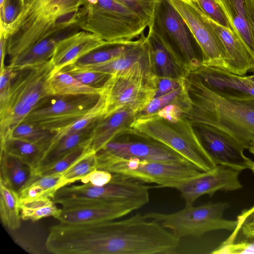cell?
I'll use <instances>...</instances> for the list:
<instances>
[{
  "mask_svg": "<svg viewBox=\"0 0 254 254\" xmlns=\"http://www.w3.org/2000/svg\"><path fill=\"white\" fill-rule=\"evenodd\" d=\"M190 105L182 117L222 131L254 155V98H232L207 86L195 74L185 77Z\"/></svg>",
  "mask_w": 254,
  "mask_h": 254,
  "instance_id": "obj_1",
  "label": "cell"
},
{
  "mask_svg": "<svg viewBox=\"0 0 254 254\" xmlns=\"http://www.w3.org/2000/svg\"><path fill=\"white\" fill-rule=\"evenodd\" d=\"M86 0H28L8 31L9 61L38 41L77 26L80 9Z\"/></svg>",
  "mask_w": 254,
  "mask_h": 254,
  "instance_id": "obj_2",
  "label": "cell"
},
{
  "mask_svg": "<svg viewBox=\"0 0 254 254\" xmlns=\"http://www.w3.org/2000/svg\"><path fill=\"white\" fill-rule=\"evenodd\" d=\"M54 69L51 59L18 70L7 94L0 101V147L26 117L51 97L48 81Z\"/></svg>",
  "mask_w": 254,
  "mask_h": 254,
  "instance_id": "obj_3",
  "label": "cell"
},
{
  "mask_svg": "<svg viewBox=\"0 0 254 254\" xmlns=\"http://www.w3.org/2000/svg\"><path fill=\"white\" fill-rule=\"evenodd\" d=\"M77 26L104 41L115 42L133 40L148 24L115 0H86L80 9Z\"/></svg>",
  "mask_w": 254,
  "mask_h": 254,
  "instance_id": "obj_4",
  "label": "cell"
},
{
  "mask_svg": "<svg viewBox=\"0 0 254 254\" xmlns=\"http://www.w3.org/2000/svg\"><path fill=\"white\" fill-rule=\"evenodd\" d=\"M131 127L171 148L202 172L212 170L217 166L202 146L191 123L185 118L170 122L154 114L135 119Z\"/></svg>",
  "mask_w": 254,
  "mask_h": 254,
  "instance_id": "obj_5",
  "label": "cell"
},
{
  "mask_svg": "<svg viewBox=\"0 0 254 254\" xmlns=\"http://www.w3.org/2000/svg\"><path fill=\"white\" fill-rule=\"evenodd\" d=\"M150 61L137 62L110 75L102 86L105 118L130 106L138 113L152 100L155 89L151 81Z\"/></svg>",
  "mask_w": 254,
  "mask_h": 254,
  "instance_id": "obj_6",
  "label": "cell"
},
{
  "mask_svg": "<svg viewBox=\"0 0 254 254\" xmlns=\"http://www.w3.org/2000/svg\"><path fill=\"white\" fill-rule=\"evenodd\" d=\"M229 207L227 202H217L196 206H185L173 213L150 212L144 215L171 230L179 239L188 236L199 238L209 232L219 230L233 231L236 228L237 220L226 219L223 217Z\"/></svg>",
  "mask_w": 254,
  "mask_h": 254,
  "instance_id": "obj_7",
  "label": "cell"
},
{
  "mask_svg": "<svg viewBox=\"0 0 254 254\" xmlns=\"http://www.w3.org/2000/svg\"><path fill=\"white\" fill-rule=\"evenodd\" d=\"M148 27L167 49L183 59L190 73L200 65V49L188 25L169 0L158 2Z\"/></svg>",
  "mask_w": 254,
  "mask_h": 254,
  "instance_id": "obj_8",
  "label": "cell"
},
{
  "mask_svg": "<svg viewBox=\"0 0 254 254\" xmlns=\"http://www.w3.org/2000/svg\"><path fill=\"white\" fill-rule=\"evenodd\" d=\"M114 174L108 184L95 186L89 183L65 186L52 199L63 207L107 200H136L146 204L149 201V188L138 181Z\"/></svg>",
  "mask_w": 254,
  "mask_h": 254,
  "instance_id": "obj_9",
  "label": "cell"
},
{
  "mask_svg": "<svg viewBox=\"0 0 254 254\" xmlns=\"http://www.w3.org/2000/svg\"><path fill=\"white\" fill-rule=\"evenodd\" d=\"M99 169L143 183L154 184L158 188L173 189L202 172L189 162H165L137 159L114 160Z\"/></svg>",
  "mask_w": 254,
  "mask_h": 254,
  "instance_id": "obj_10",
  "label": "cell"
},
{
  "mask_svg": "<svg viewBox=\"0 0 254 254\" xmlns=\"http://www.w3.org/2000/svg\"><path fill=\"white\" fill-rule=\"evenodd\" d=\"M96 155L98 169L119 159L190 163L171 148L132 128L120 134L96 152Z\"/></svg>",
  "mask_w": 254,
  "mask_h": 254,
  "instance_id": "obj_11",
  "label": "cell"
},
{
  "mask_svg": "<svg viewBox=\"0 0 254 254\" xmlns=\"http://www.w3.org/2000/svg\"><path fill=\"white\" fill-rule=\"evenodd\" d=\"M99 95L51 96L32 111L23 122L54 132L84 116L97 103Z\"/></svg>",
  "mask_w": 254,
  "mask_h": 254,
  "instance_id": "obj_12",
  "label": "cell"
},
{
  "mask_svg": "<svg viewBox=\"0 0 254 254\" xmlns=\"http://www.w3.org/2000/svg\"><path fill=\"white\" fill-rule=\"evenodd\" d=\"M186 22L201 52V64L225 69L226 51L220 39L195 3L187 0H169Z\"/></svg>",
  "mask_w": 254,
  "mask_h": 254,
  "instance_id": "obj_13",
  "label": "cell"
},
{
  "mask_svg": "<svg viewBox=\"0 0 254 254\" xmlns=\"http://www.w3.org/2000/svg\"><path fill=\"white\" fill-rule=\"evenodd\" d=\"M241 172L230 166L217 165L213 170L202 172L179 184L175 189L180 192L185 206H191L203 195L211 196L218 191H231L242 189L239 179Z\"/></svg>",
  "mask_w": 254,
  "mask_h": 254,
  "instance_id": "obj_14",
  "label": "cell"
},
{
  "mask_svg": "<svg viewBox=\"0 0 254 254\" xmlns=\"http://www.w3.org/2000/svg\"><path fill=\"white\" fill-rule=\"evenodd\" d=\"M205 150L217 165L243 171L252 168L254 161L246 156L245 149L217 128L201 124H191Z\"/></svg>",
  "mask_w": 254,
  "mask_h": 254,
  "instance_id": "obj_15",
  "label": "cell"
},
{
  "mask_svg": "<svg viewBox=\"0 0 254 254\" xmlns=\"http://www.w3.org/2000/svg\"><path fill=\"white\" fill-rule=\"evenodd\" d=\"M136 200H107L63 207L56 218L67 224L104 222L122 217L145 205Z\"/></svg>",
  "mask_w": 254,
  "mask_h": 254,
  "instance_id": "obj_16",
  "label": "cell"
},
{
  "mask_svg": "<svg viewBox=\"0 0 254 254\" xmlns=\"http://www.w3.org/2000/svg\"><path fill=\"white\" fill-rule=\"evenodd\" d=\"M112 43L86 31H75L58 42L51 58L55 70L73 64L83 56Z\"/></svg>",
  "mask_w": 254,
  "mask_h": 254,
  "instance_id": "obj_17",
  "label": "cell"
},
{
  "mask_svg": "<svg viewBox=\"0 0 254 254\" xmlns=\"http://www.w3.org/2000/svg\"><path fill=\"white\" fill-rule=\"evenodd\" d=\"M190 73L197 75L209 88L223 95L232 98H254V83L245 76L201 64Z\"/></svg>",
  "mask_w": 254,
  "mask_h": 254,
  "instance_id": "obj_18",
  "label": "cell"
},
{
  "mask_svg": "<svg viewBox=\"0 0 254 254\" xmlns=\"http://www.w3.org/2000/svg\"><path fill=\"white\" fill-rule=\"evenodd\" d=\"M138 113L130 106H127L107 118H100L87 141L89 151L96 153L120 134L131 128Z\"/></svg>",
  "mask_w": 254,
  "mask_h": 254,
  "instance_id": "obj_19",
  "label": "cell"
},
{
  "mask_svg": "<svg viewBox=\"0 0 254 254\" xmlns=\"http://www.w3.org/2000/svg\"><path fill=\"white\" fill-rule=\"evenodd\" d=\"M254 59V0H215Z\"/></svg>",
  "mask_w": 254,
  "mask_h": 254,
  "instance_id": "obj_20",
  "label": "cell"
},
{
  "mask_svg": "<svg viewBox=\"0 0 254 254\" xmlns=\"http://www.w3.org/2000/svg\"><path fill=\"white\" fill-rule=\"evenodd\" d=\"M206 20L217 34L226 51L225 69L243 76L251 70L254 59L237 35L211 19L205 14Z\"/></svg>",
  "mask_w": 254,
  "mask_h": 254,
  "instance_id": "obj_21",
  "label": "cell"
},
{
  "mask_svg": "<svg viewBox=\"0 0 254 254\" xmlns=\"http://www.w3.org/2000/svg\"><path fill=\"white\" fill-rule=\"evenodd\" d=\"M152 73L163 77H185L190 74L183 59L167 49L151 31L146 36Z\"/></svg>",
  "mask_w": 254,
  "mask_h": 254,
  "instance_id": "obj_22",
  "label": "cell"
},
{
  "mask_svg": "<svg viewBox=\"0 0 254 254\" xmlns=\"http://www.w3.org/2000/svg\"><path fill=\"white\" fill-rule=\"evenodd\" d=\"M79 30L77 27L73 26L50 35L10 61L8 65L15 70H19L45 64L52 58L56 45L60 40Z\"/></svg>",
  "mask_w": 254,
  "mask_h": 254,
  "instance_id": "obj_23",
  "label": "cell"
},
{
  "mask_svg": "<svg viewBox=\"0 0 254 254\" xmlns=\"http://www.w3.org/2000/svg\"><path fill=\"white\" fill-rule=\"evenodd\" d=\"M149 61L147 38L142 33L139 41L118 58L108 62L82 67L66 66L64 69L102 72L110 75L126 69L135 63Z\"/></svg>",
  "mask_w": 254,
  "mask_h": 254,
  "instance_id": "obj_24",
  "label": "cell"
},
{
  "mask_svg": "<svg viewBox=\"0 0 254 254\" xmlns=\"http://www.w3.org/2000/svg\"><path fill=\"white\" fill-rule=\"evenodd\" d=\"M36 176L34 170L19 159L0 152V180L19 194Z\"/></svg>",
  "mask_w": 254,
  "mask_h": 254,
  "instance_id": "obj_25",
  "label": "cell"
},
{
  "mask_svg": "<svg viewBox=\"0 0 254 254\" xmlns=\"http://www.w3.org/2000/svg\"><path fill=\"white\" fill-rule=\"evenodd\" d=\"M99 119L84 129L65 136L48 148L35 173L62 158L75 149L86 145L92 130Z\"/></svg>",
  "mask_w": 254,
  "mask_h": 254,
  "instance_id": "obj_26",
  "label": "cell"
},
{
  "mask_svg": "<svg viewBox=\"0 0 254 254\" xmlns=\"http://www.w3.org/2000/svg\"><path fill=\"white\" fill-rule=\"evenodd\" d=\"M51 96L100 95L103 88L84 84L70 74L62 70L55 71L48 81Z\"/></svg>",
  "mask_w": 254,
  "mask_h": 254,
  "instance_id": "obj_27",
  "label": "cell"
},
{
  "mask_svg": "<svg viewBox=\"0 0 254 254\" xmlns=\"http://www.w3.org/2000/svg\"><path fill=\"white\" fill-rule=\"evenodd\" d=\"M49 145L10 138L0 147V152L19 159L35 171Z\"/></svg>",
  "mask_w": 254,
  "mask_h": 254,
  "instance_id": "obj_28",
  "label": "cell"
},
{
  "mask_svg": "<svg viewBox=\"0 0 254 254\" xmlns=\"http://www.w3.org/2000/svg\"><path fill=\"white\" fill-rule=\"evenodd\" d=\"M19 193L0 180V216L3 225L10 231L21 226Z\"/></svg>",
  "mask_w": 254,
  "mask_h": 254,
  "instance_id": "obj_29",
  "label": "cell"
},
{
  "mask_svg": "<svg viewBox=\"0 0 254 254\" xmlns=\"http://www.w3.org/2000/svg\"><path fill=\"white\" fill-rule=\"evenodd\" d=\"M66 185L62 174L37 175L19 193V198H53L60 189Z\"/></svg>",
  "mask_w": 254,
  "mask_h": 254,
  "instance_id": "obj_30",
  "label": "cell"
},
{
  "mask_svg": "<svg viewBox=\"0 0 254 254\" xmlns=\"http://www.w3.org/2000/svg\"><path fill=\"white\" fill-rule=\"evenodd\" d=\"M138 41L139 39L129 41L112 42L88 54L73 64L67 66L78 68L108 62L124 54Z\"/></svg>",
  "mask_w": 254,
  "mask_h": 254,
  "instance_id": "obj_31",
  "label": "cell"
},
{
  "mask_svg": "<svg viewBox=\"0 0 254 254\" xmlns=\"http://www.w3.org/2000/svg\"><path fill=\"white\" fill-rule=\"evenodd\" d=\"M19 207L22 220L36 221L53 216L57 218L62 209L51 198H19Z\"/></svg>",
  "mask_w": 254,
  "mask_h": 254,
  "instance_id": "obj_32",
  "label": "cell"
},
{
  "mask_svg": "<svg viewBox=\"0 0 254 254\" xmlns=\"http://www.w3.org/2000/svg\"><path fill=\"white\" fill-rule=\"evenodd\" d=\"M171 104L179 105L184 112L190 106V98L185 80L184 84L178 88L164 95L154 98L137 114L136 119L154 115L166 106Z\"/></svg>",
  "mask_w": 254,
  "mask_h": 254,
  "instance_id": "obj_33",
  "label": "cell"
},
{
  "mask_svg": "<svg viewBox=\"0 0 254 254\" xmlns=\"http://www.w3.org/2000/svg\"><path fill=\"white\" fill-rule=\"evenodd\" d=\"M104 115V101L103 97L100 95L96 104L84 116L72 123L59 128L54 132L48 148L55 144L65 136L84 129L95 121L103 118Z\"/></svg>",
  "mask_w": 254,
  "mask_h": 254,
  "instance_id": "obj_34",
  "label": "cell"
},
{
  "mask_svg": "<svg viewBox=\"0 0 254 254\" xmlns=\"http://www.w3.org/2000/svg\"><path fill=\"white\" fill-rule=\"evenodd\" d=\"M54 134V133L34 125L22 122L13 130L9 138L20 139L33 143L50 144Z\"/></svg>",
  "mask_w": 254,
  "mask_h": 254,
  "instance_id": "obj_35",
  "label": "cell"
},
{
  "mask_svg": "<svg viewBox=\"0 0 254 254\" xmlns=\"http://www.w3.org/2000/svg\"><path fill=\"white\" fill-rule=\"evenodd\" d=\"M97 169L96 153L88 152L70 168L61 173L67 185L81 180Z\"/></svg>",
  "mask_w": 254,
  "mask_h": 254,
  "instance_id": "obj_36",
  "label": "cell"
},
{
  "mask_svg": "<svg viewBox=\"0 0 254 254\" xmlns=\"http://www.w3.org/2000/svg\"><path fill=\"white\" fill-rule=\"evenodd\" d=\"M88 152H90L87 145L80 146L55 162L38 170L35 174L40 176L61 174Z\"/></svg>",
  "mask_w": 254,
  "mask_h": 254,
  "instance_id": "obj_37",
  "label": "cell"
},
{
  "mask_svg": "<svg viewBox=\"0 0 254 254\" xmlns=\"http://www.w3.org/2000/svg\"><path fill=\"white\" fill-rule=\"evenodd\" d=\"M195 3L204 14L215 22L234 32L224 10L215 0H196Z\"/></svg>",
  "mask_w": 254,
  "mask_h": 254,
  "instance_id": "obj_38",
  "label": "cell"
},
{
  "mask_svg": "<svg viewBox=\"0 0 254 254\" xmlns=\"http://www.w3.org/2000/svg\"><path fill=\"white\" fill-rule=\"evenodd\" d=\"M127 6L140 16L148 26L153 18L158 2L160 0H115Z\"/></svg>",
  "mask_w": 254,
  "mask_h": 254,
  "instance_id": "obj_39",
  "label": "cell"
},
{
  "mask_svg": "<svg viewBox=\"0 0 254 254\" xmlns=\"http://www.w3.org/2000/svg\"><path fill=\"white\" fill-rule=\"evenodd\" d=\"M212 253L215 254H254V239H243L238 242L227 240Z\"/></svg>",
  "mask_w": 254,
  "mask_h": 254,
  "instance_id": "obj_40",
  "label": "cell"
},
{
  "mask_svg": "<svg viewBox=\"0 0 254 254\" xmlns=\"http://www.w3.org/2000/svg\"><path fill=\"white\" fill-rule=\"evenodd\" d=\"M81 83L95 87H102L110 75L102 72L76 69H63Z\"/></svg>",
  "mask_w": 254,
  "mask_h": 254,
  "instance_id": "obj_41",
  "label": "cell"
},
{
  "mask_svg": "<svg viewBox=\"0 0 254 254\" xmlns=\"http://www.w3.org/2000/svg\"><path fill=\"white\" fill-rule=\"evenodd\" d=\"M185 77H163L152 73L151 81L155 89L154 98L164 95L178 88L184 84Z\"/></svg>",
  "mask_w": 254,
  "mask_h": 254,
  "instance_id": "obj_42",
  "label": "cell"
},
{
  "mask_svg": "<svg viewBox=\"0 0 254 254\" xmlns=\"http://www.w3.org/2000/svg\"><path fill=\"white\" fill-rule=\"evenodd\" d=\"M21 6L19 0H4L0 5V31H8L18 16Z\"/></svg>",
  "mask_w": 254,
  "mask_h": 254,
  "instance_id": "obj_43",
  "label": "cell"
},
{
  "mask_svg": "<svg viewBox=\"0 0 254 254\" xmlns=\"http://www.w3.org/2000/svg\"><path fill=\"white\" fill-rule=\"evenodd\" d=\"M237 220L238 225L234 230L240 231L244 239H254V206L244 210Z\"/></svg>",
  "mask_w": 254,
  "mask_h": 254,
  "instance_id": "obj_44",
  "label": "cell"
},
{
  "mask_svg": "<svg viewBox=\"0 0 254 254\" xmlns=\"http://www.w3.org/2000/svg\"><path fill=\"white\" fill-rule=\"evenodd\" d=\"M114 174L108 171L96 169L83 178L80 181L83 184L89 183L95 186H103L110 183Z\"/></svg>",
  "mask_w": 254,
  "mask_h": 254,
  "instance_id": "obj_45",
  "label": "cell"
},
{
  "mask_svg": "<svg viewBox=\"0 0 254 254\" xmlns=\"http://www.w3.org/2000/svg\"><path fill=\"white\" fill-rule=\"evenodd\" d=\"M18 70H15L10 65L5 66L0 71V101L5 97L16 76Z\"/></svg>",
  "mask_w": 254,
  "mask_h": 254,
  "instance_id": "obj_46",
  "label": "cell"
},
{
  "mask_svg": "<svg viewBox=\"0 0 254 254\" xmlns=\"http://www.w3.org/2000/svg\"><path fill=\"white\" fill-rule=\"evenodd\" d=\"M183 113V109L180 106L171 104L166 106L155 114L170 122H177L182 119Z\"/></svg>",
  "mask_w": 254,
  "mask_h": 254,
  "instance_id": "obj_47",
  "label": "cell"
},
{
  "mask_svg": "<svg viewBox=\"0 0 254 254\" xmlns=\"http://www.w3.org/2000/svg\"><path fill=\"white\" fill-rule=\"evenodd\" d=\"M0 71L2 70L4 65V59L6 55L7 42L8 37V33L0 31Z\"/></svg>",
  "mask_w": 254,
  "mask_h": 254,
  "instance_id": "obj_48",
  "label": "cell"
},
{
  "mask_svg": "<svg viewBox=\"0 0 254 254\" xmlns=\"http://www.w3.org/2000/svg\"><path fill=\"white\" fill-rule=\"evenodd\" d=\"M245 77L247 79L254 83V74L251 75L245 76Z\"/></svg>",
  "mask_w": 254,
  "mask_h": 254,
  "instance_id": "obj_49",
  "label": "cell"
},
{
  "mask_svg": "<svg viewBox=\"0 0 254 254\" xmlns=\"http://www.w3.org/2000/svg\"><path fill=\"white\" fill-rule=\"evenodd\" d=\"M19 0V2H20L21 7H22L26 4V3H27V2L28 1V0Z\"/></svg>",
  "mask_w": 254,
  "mask_h": 254,
  "instance_id": "obj_50",
  "label": "cell"
},
{
  "mask_svg": "<svg viewBox=\"0 0 254 254\" xmlns=\"http://www.w3.org/2000/svg\"><path fill=\"white\" fill-rule=\"evenodd\" d=\"M187 0L192 2H193V3H195L196 1V0Z\"/></svg>",
  "mask_w": 254,
  "mask_h": 254,
  "instance_id": "obj_51",
  "label": "cell"
},
{
  "mask_svg": "<svg viewBox=\"0 0 254 254\" xmlns=\"http://www.w3.org/2000/svg\"><path fill=\"white\" fill-rule=\"evenodd\" d=\"M251 170L252 171V172L254 174V165H253L252 168L251 169Z\"/></svg>",
  "mask_w": 254,
  "mask_h": 254,
  "instance_id": "obj_52",
  "label": "cell"
},
{
  "mask_svg": "<svg viewBox=\"0 0 254 254\" xmlns=\"http://www.w3.org/2000/svg\"><path fill=\"white\" fill-rule=\"evenodd\" d=\"M251 70L254 72V65H253V67H252V68Z\"/></svg>",
  "mask_w": 254,
  "mask_h": 254,
  "instance_id": "obj_53",
  "label": "cell"
}]
</instances>
